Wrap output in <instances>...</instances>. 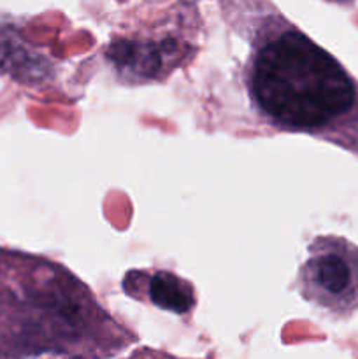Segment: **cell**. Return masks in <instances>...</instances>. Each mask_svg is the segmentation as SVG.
Segmentation results:
<instances>
[{
	"mask_svg": "<svg viewBox=\"0 0 358 359\" xmlns=\"http://www.w3.org/2000/svg\"><path fill=\"white\" fill-rule=\"evenodd\" d=\"M133 340L72 272L0 251V356H112Z\"/></svg>",
	"mask_w": 358,
	"mask_h": 359,
	"instance_id": "1",
	"label": "cell"
},
{
	"mask_svg": "<svg viewBox=\"0 0 358 359\" xmlns=\"http://www.w3.org/2000/svg\"><path fill=\"white\" fill-rule=\"evenodd\" d=\"M244 77L267 123L346 144L347 125L358 116V83L279 13L255 32Z\"/></svg>",
	"mask_w": 358,
	"mask_h": 359,
	"instance_id": "2",
	"label": "cell"
},
{
	"mask_svg": "<svg viewBox=\"0 0 358 359\" xmlns=\"http://www.w3.org/2000/svg\"><path fill=\"white\" fill-rule=\"evenodd\" d=\"M297 287L305 302L336 318L358 311V245L337 235H319L307 245Z\"/></svg>",
	"mask_w": 358,
	"mask_h": 359,
	"instance_id": "3",
	"label": "cell"
},
{
	"mask_svg": "<svg viewBox=\"0 0 358 359\" xmlns=\"http://www.w3.org/2000/svg\"><path fill=\"white\" fill-rule=\"evenodd\" d=\"M121 286L128 297L179 316L190 314L197 304L195 287L167 270H132Z\"/></svg>",
	"mask_w": 358,
	"mask_h": 359,
	"instance_id": "4",
	"label": "cell"
},
{
	"mask_svg": "<svg viewBox=\"0 0 358 359\" xmlns=\"http://www.w3.org/2000/svg\"><path fill=\"white\" fill-rule=\"evenodd\" d=\"M337 2H346V0H337Z\"/></svg>",
	"mask_w": 358,
	"mask_h": 359,
	"instance_id": "5",
	"label": "cell"
}]
</instances>
